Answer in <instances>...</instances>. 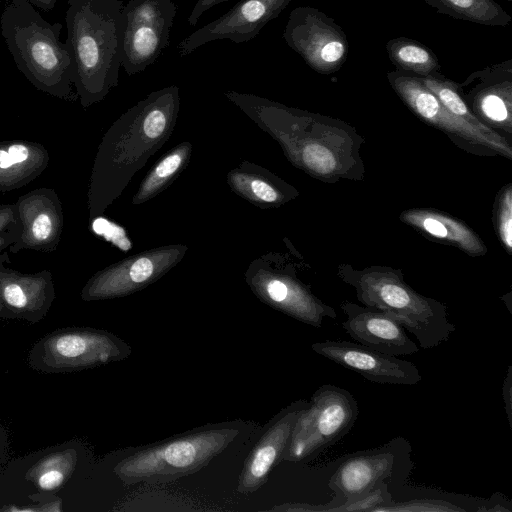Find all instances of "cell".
<instances>
[{
    "instance_id": "1",
    "label": "cell",
    "mask_w": 512,
    "mask_h": 512,
    "mask_svg": "<svg viewBox=\"0 0 512 512\" xmlns=\"http://www.w3.org/2000/svg\"><path fill=\"white\" fill-rule=\"evenodd\" d=\"M122 0H68L67 40L73 82L86 99L117 84L122 63Z\"/></svg>"
},
{
    "instance_id": "2",
    "label": "cell",
    "mask_w": 512,
    "mask_h": 512,
    "mask_svg": "<svg viewBox=\"0 0 512 512\" xmlns=\"http://www.w3.org/2000/svg\"><path fill=\"white\" fill-rule=\"evenodd\" d=\"M337 276L355 289L361 304L396 319L423 349L441 345L456 330L447 306L414 290L405 282L401 269L380 265L357 269L343 263Z\"/></svg>"
},
{
    "instance_id": "3",
    "label": "cell",
    "mask_w": 512,
    "mask_h": 512,
    "mask_svg": "<svg viewBox=\"0 0 512 512\" xmlns=\"http://www.w3.org/2000/svg\"><path fill=\"white\" fill-rule=\"evenodd\" d=\"M244 423L206 424L153 443L132 447L113 472L126 485L171 482L200 471L237 437Z\"/></svg>"
},
{
    "instance_id": "4",
    "label": "cell",
    "mask_w": 512,
    "mask_h": 512,
    "mask_svg": "<svg viewBox=\"0 0 512 512\" xmlns=\"http://www.w3.org/2000/svg\"><path fill=\"white\" fill-rule=\"evenodd\" d=\"M1 34L17 68L40 89L66 94L73 64L61 23L51 24L28 0H10L0 17Z\"/></svg>"
},
{
    "instance_id": "5",
    "label": "cell",
    "mask_w": 512,
    "mask_h": 512,
    "mask_svg": "<svg viewBox=\"0 0 512 512\" xmlns=\"http://www.w3.org/2000/svg\"><path fill=\"white\" fill-rule=\"evenodd\" d=\"M358 416L359 406L352 393L333 384L320 386L297 418L282 461L314 458L343 438Z\"/></svg>"
},
{
    "instance_id": "6",
    "label": "cell",
    "mask_w": 512,
    "mask_h": 512,
    "mask_svg": "<svg viewBox=\"0 0 512 512\" xmlns=\"http://www.w3.org/2000/svg\"><path fill=\"white\" fill-rule=\"evenodd\" d=\"M387 79L404 104L423 122L444 133L455 146L477 156L512 160V143L490 128L472 126L451 114L418 76L399 70Z\"/></svg>"
},
{
    "instance_id": "7",
    "label": "cell",
    "mask_w": 512,
    "mask_h": 512,
    "mask_svg": "<svg viewBox=\"0 0 512 512\" xmlns=\"http://www.w3.org/2000/svg\"><path fill=\"white\" fill-rule=\"evenodd\" d=\"M131 346L119 336L90 327L54 331L40 339L29 353V363L44 372L89 369L125 360Z\"/></svg>"
},
{
    "instance_id": "8",
    "label": "cell",
    "mask_w": 512,
    "mask_h": 512,
    "mask_svg": "<svg viewBox=\"0 0 512 512\" xmlns=\"http://www.w3.org/2000/svg\"><path fill=\"white\" fill-rule=\"evenodd\" d=\"M410 454L408 440L396 437L380 447L346 455L330 477L328 485L334 497L323 505V512H333L339 505L366 495L386 480H405L412 468Z\"/></svg>"
},
{
    "instance_id": "9",
    "label": "cell",
    "mask_w": 512,
    "mask_h": 512,
    "mask_svg": "<svg viewBox=\"0 0 512 512\" xmlns=\"http://www.w3.org/2000/svg\"><path fill=\"white\" fill-rule=\"evenodd\" d=\"M177 7L172 0H129L122 9V63L128 75L144 71L169 45Z\"/></svg>"
},
{
    "instance_id": "10",
    "label": "cell",
    "mask_w": 512,
    "mask_h": 512,
    "mask_svg": "<svg viewBox=\"0 0 512 512\" xmlns=\"http://www.w3.org/2000/svg\"><path fill=\"white\" fill-rule=\"evenodd\" d=\"M286 44L306 64L320 74L337 72L348 55V41L343 29L317 8H294L283 31Z\"/></svg>"
},
{
    "instance_id": "11",
    "label": "cell",
    "mask_w": 512,
    "mask_h": 512,
    "mask_svg": "<svg viewBox=\"0 0 512 512\" xmlns=\"http://www.w3.org/2000/svg\"><path fill=\"white\" fill-rule=\"evenodd\" d=\"M457 89L483 125L512 141V60L471 73Z\"/></svg>"
},
{
    "instance_id": "12",
    "label": "cell",
    "mask_w": 512,
    "mask_h": 512,
    "mask_svg": "<svg viewBox=\"0 0 512 512\" xmlns=\"http://www.w3.org/2000/svg\"><path fill=\"white\" fill-rule=\"evenodd\" d=\"M292 0H241L225 14L192 32L177 46L181 58L200 46L227 39L244 43L254 39Z\"/></svg>"
},
{
    "instance_id": "13",
    "label": "cell",
    "mask_w": 512,
    "mask_h": 512,
    "mask_svg": "<svg viewBox=\"0 0 512 512\" xmlns=\"http://www.w3.org/2000/svg\"><path fill=\"white\" fill-rule=\"evenodd\" d=\"M311 349L316 354L375 383L411 386L422 380L414 363L357 342L327 339L313 343Z\"/></svg>"
},
{
    "instance_id": "14",
    "label": "cell",
    "mask_w": 512,
    "mask_h": 512,
    "mask_svg": "<svg viewBox=\"0 0 512 512\" xmlns=\"http://www.w3.org/2000/svg\"><path fill=\"white\" fill-rule=\"evenodd\" d=\"M308 403L305 399L291 402L264 426L244 461L238 477L237 492L250 494L267 482L272 469L282 461L297 418Z\"/></svg>"
},
{
    "instance_id": "15",
    "label": "cell",
    "mask_w": 512,
    "mask_h": 512,
    "mask_svg": "<svg viewBox=\"0 0 512 512\" xmlns=\"http://www.w3.org/2000/svg\"><path fill=\"white\" fill-rule=\"evenodd\" d=\"M340 308L347 317L342 327L357 343L393 356L413 355L419 351V345L408 336L405 328L387 313L348 300L343 301Z\"/></svg>"
},
{
    "instance_id": "16",
    "label": "cell",
    "mask_w": 512,
    "mask_h": 512,
    "mask_svg": "<svg viewBox=\"0 0 512 512\" xmlns=\"http://www.w3.org/2000/svg\"><path fill=\"white\" fill-rule=\"evenodd\" d=\"M399 219L425 237L453 246L471 257L487 253L481 237L465 222L449 213L433 208H410L402 211Z\"/></svg>"
},
{
    "instance_id": "17",
    "label": "cell",
    "mask_w": 512,
    "mask_h": 512,
    "mask_svg": "<svg viewBox=\"0 0 512 512\" xmlns=\"http://www.w3.org/2000/svg\"><path fill=\"white\" fill-rule=\"evenodd\" d=\"M438 13L487 26H507L512 17L494 0H423Z\"/></svg>"
},
{
    "instance_id": "18",
    "label": "cell",
    "mask_w": 512,
    "mask_h": 512,
    "mask_svg": "<svg viewBox=\"0 0 512 512\" xmlns=\"http://www.w3.org/2000/svg\"><path fill=\"white\" fill-rule=\"evenodd\" d=\"M386 51L396 70L403 73L425 77L440 70L437 56L416 40L405 37L390 39Z\"/></svg>"
},
{
    "instance_id": "19",
    "label": "cell",
    "mask_w": 512,
    "mask_h": 512,
    "mask_svg": "<svg viewBox=\"0 0 512 512\" xmlns=\"http://www.w3.org/2000/svg\"><path fill=\"white\" fill-rule=\"evenodd\" d=\"M77 458V452L71 448L53 452L30 467L25 478L42 491H55L70 478Z\"/></svg>"
},
{
    "instance_id": "20",
    "label": "cell",
    "mask_w": 512,
    "mask_h": 512,
    "mask_svg": "<svg viewBox=\"0 0 512 512\" xmlns=\"http://www.w3.org/2000/svg\"><path fill=\"white\" fill-rule=\"evenodd\" d=\"M419 78L451 114L472 126L489 128L483 125L469 110L458 92L456 82L446 78L440 72Z\"/></svg>"
},
{
    "instance_id": "21",
    "label": "cell",
    "mask_w": 512,
    "mask_h": 512,
    "mask_svg": "<svg viewBox=\"0 0 512 512\" xmlns=\"http://www.w3.org/2000/svg\"><path fill=\"white\" fill-rule=\"evenodd\" d=\"M495 232L504 250L512 253V184L504 185L495 197L493 207Z\"/></svg>"
},
{
    "instance_id": "22",
    "label": "cell",
    "mask_w": 512,
    "mask_h": 512,
    "mask_svg": "<svg viewBox=\"0 0 512 512\" xmlns=\"http://www.w3.org/2000/svg\"><path fill=\"white\" fill-rule=\"evenodd\" d=\"M467 507L443 498H414L374 508L372 512H467Z\"/></svg>"
},
{
    "instance_id": "23",
    "label": "cell",
    "mask_w": 512,
    "mask_h": 512,
    "mask_svg": "<svg viewBox=\"0 0 512 512\" xmlns=\"http://www.w3.org/2000/svg\"><path fill=\"white\" fill-rule=\"evenodd\" d=\"M389 485L383 482L374 490L366 495L351 501L343 503L336 507L333 512L367 511L372 512L374 508L388 505L394 501L392 494L388 490Z\"/></svg>"
},
{
    "instance_id": "24",
    "label": "cell",
    "mask_w": 512,
    "mask_h": 512,
    "mask_svg": "<svg viewBox=\"0 0 512 512\" xmlns=\"http://www.w3.org/2000/svg\"><path fill=\"white\" fill-rule=\"evenodd\" d=\"M182 156L178 153L171 154L163 159L154 171L150 183L156 184L162 179L172 175L181 165Z\"/></svg>"
},
{
    "instance_id": "25",
    "label": "cell",
    "mask_w": 512,
    "mask_h": 512,
    "mask_svg": "<svg viewBox=\"0 0 512 512\" xmlns=\"http://www.w3.org/2000/svg\"><path fill=\"white\" fill-rule=\"evenodd\" d=\"M153 273V265L147 258L136 260L130 268L129 277L132 285H140L147 281Z\"/></svg>"
},
{
    "instance_id": "26",
    "label": "cell",
    "mask_w": 512,
    "mask_h": 512,
    "mask_svg": "<svg viewBox=\"0 0 512 512\" xmlns=\"http://www.w3.org/2000/svg\"><path fill=\"white\" fill-rule=\"evenodd\" d=\"M62 501L60 499H54L50 502L44 503L40 506H8L1 508L0 511L7 512H61Z\"/></svg>"
},
{
    "instance_id": "27",
    "label": "cell",
    "mask_w": 512,
    "mask_h": 512,
    "mask_svg": "<svg viewBox=\"0 0 512 512\" xmlns=\"http://www.w3.org/2000/svg\"><path fill=\"white\" fill-rule=\"evenodd\" d=\"M231 1V0H197L194 5L190 16L188 17V23L190 26H196L201 16L205 11L212 8L213 6L220 4L222 2Z\"/></svg>"
},
{
    "instance_id": "28",
    "label": "cell",
    "mask_w": 512,
    "mask_h": 512,
    "mask_svg": "<svg viewBox=\"0 0 512 512\" xmlns=\"http://www.w3.org/2000/svg\"><path fill=\"white\" fill-rule=\"evenodd\" d=\"M251 188L253 193L265 202H275L278 198V193L270 185L261 180L252 181Z\"/></svg>"
},
{
    "instance_id": "29",
    "label": "cell",
    "mask_w": 512,
    "mask_h": 512,
    "mask_svg": "<svg viewBox=\"0 0 512 512\" xmlns=\"http://www.w3.org/2000/svg\"><path fill=\"white\" fill-rule=\"evenodd\" d=\"M52 230V223L47 214H40L32 225V233L37 240L48 238Z\"/></svg>"
},
{
    "instance_id": "30",
    "label": "cell",
    "mask_w": 512,
    "mask_h": 512,
    "mask_svg": "<svg viewBox=\"0 0 512 512\" xmlns=\"http://www.w3.org/2000/svg\"><path fill=\"white\" fill-rule=\"evenodd\" d=\"M270 511H300V512H319L320 505L308 503H285L274 506L269 509Z\"/></svg>"
},
{
    "instance_id": "31",
    "label": "cell",
    "mask_w": 512,
    "mask_h": 512,
    "mask_svg": "<svg viewBox=\"0 0 512 512\" xmlns=\"http://www.w3.org/2000/svg\"><path fill=\"white\" fill-rule=\"evenodd\" d=\"M511 366L508 367L507 376L503 383V398L505 403V410L507 414L508 421L511 425V392H512V381H511Z\"/></svg>"
},
{
    "instance_id": "32",
    "label": "cell",
    "mask_w": 512,
    "mask_h": 512,
    "mask_svg": "<svg viewBox=\"0 0 512 512\" xmlns=\"http://www.w3.org/2000/svg\"><path fill=\"white\" fill-rule=\"evenodd\" d=\"M8 153L14 164L25 161L28 157V150L23 145H13L9 148Z\"/></svg>"
},
{
    "instance_id": "33",
    "label": "cell",
    "mask_w": 512,
    "mask_h": 512,
    "mask_svg": "<svg viewBox=\"0 0 512 512\" xmlns=\"http://www.w3.org/2000/svg\"><path fill=\"white\" fill-rule=\"evenodd\" d=\"M35 7L40 8L44 11L52 10L56 4L57 0H28Z\"/></svg>"
},
{
    "instance_id": "34",
    "label": "cell",
    "mask_w": 512,
    "mask_h": 512,
    "mask_svg": "<svg viewBox=\"0 0 512 512\" xmlns=\"http://www.w3.org/2000/svg\"><path fill=\"white\" fill-rule=\"evenodd\" d=\"M14 164L12 158L9 153L4 150H0V168H9Z\"/></svg>"
},
{
    "instance_id": "35",
    "label": "cell",
    "mask_w": 512,
    "mask_h": 512,
    "mask_svg": "<svg viewBox=\"0 0 512 512\" xmlns=\"http://www.w3.org/2000/svg\"><path fill=\"white\" fill-rule=\"evenodd\" d=\"M507 1H512V0H507Z\"/></svg>"
}]
</instances>
